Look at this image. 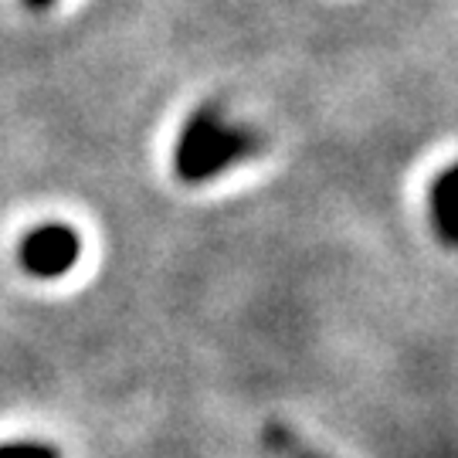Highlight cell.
I'll return each mask as SVG.
<instances>
[{"instance_id":"cell-3","label":"cell","mask_w":458,"mask_h":458,"mask_svg":"<svg viewBox=\"0 0 458 458\" xmlns=\"http://www.w3.org/2000/svg\"><path fill=\"white\" fill-rule=\"evenodd\" d=\"M428 211H431V225L438 231L445 245L458 242V191H455V166L442 170L431 191H428Z\"/></svg>"},{"instance_id":"cell-2","label":"cell","mask_w":458,"mask_h":458,"mask_svg":"<svg viewBox=\"0 0 458 458\" xmlns=\"http://www.w3.org/2000/svg\"><path fill=\"white\" fill-rule=\"evenodd\" d=\"M82 259V238L68 225H41L17 245V262L31 278H62Z\"/></svg>"},{"instance_id":"cell-5","label":"cell","mask_w":458,"mask_h":458,"mask_svg":"<svg viewBox=\"0 0 458 458\" xmlns=\"http://www.w3.org/2000/svg\"><path fill=\"white\" fill-rule=\"evenodd\" d=\"M24 4H28L31 11H48V7L55 4V0H24Z\"/></svg>"},{"instance_id":"cell-4","label":"cell","mask_w":458,"mask_h":458,"mask_svg":"<svg viewBox=\"0 0 458 458\" xmlns=\"http://www.w3.org/2000/svg\"><path fill=\"white\" fill-rule=\"evenodd\" d=\"M0 458H62V452L41 442H7L0 445Z\"/></svg>"},{"instance_id":"cell-1","label":"cell","mask_w":458,"mask_h":458,"mask_svg":"<svg viewBox=\"0 0 458 458\" xmlns=\"http://www.w3.org/2000/svg\"><path fill=\"white\" fill-rule=\"evenodd\" d=\"M259 149V136L245 126H231L214 106L197 109L174 147V170L183 183H204Z\"/></svg>"}]
</instances>
